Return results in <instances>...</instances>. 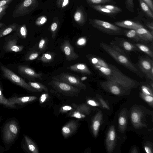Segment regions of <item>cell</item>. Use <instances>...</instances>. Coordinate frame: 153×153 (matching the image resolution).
<instances>
[{
    "instance_id": "obj_24",
    "label": "cell",
    "mask_w": 153,
    "mask_h": 153,
    "mask_svg": "<svg viewBox=\"0 0 153 153\" xmlns=\"http://www.w3.org/2000/svg\"><path fill=\"white\" fill-rule=\"evenodd\" d=\"M90 6L94 10L107 15L114 16L118 13L111 10L103 7L102 5H90Z\"/></svg>"
},
{
    "instance_id": "obj_33",
    "label": "cell",
    "mask_w": 153,
    "mask_h": 153,
    "mask_svg": "<svg viewBox=\"0 0 153 153\" xmlns=\"http://www.w3.org/2000/svg\"><path fill=\"white\" fill-rule=\"evenodd\" d=\"M28 83L38 91L41 92L44 91L48 92V91L47 88L41 83L36 82H29Z\"/></svg>"
},
{
    "instance_id": "obj_40",
    "label": "cell",
    "mask_w": 153,
    "mask_h": 153,
    "mask_svg": "<svg viewBox=\"0 0 153 153\" xmlns=\"http://www.w3.org/2000/svg\"><path fill=\"white\" fill-rule=\"evenodd\" d=\"M77 111L82 113L88 114L89 113L90 108L85 105H80L77 107Z\"/></svg>"
},
{
    "instance_id": "obj_21",
    "label": "cell",
    "mask_w": 153,
    "mask_h": 153,
    "mask_svg": "<svg viewBox=\"0 0 153 153\" xmlns=\"http://www.w3.org/2000/svg\"><path fill=\"white\" fill-rule=\"evenodd\" d=\"M102 118V113L100 111L95 115L92 120V130L93 134L95 137L98 135Z\"/></svg>"
},
{
    "instance_id": "obj_13",
    "label": "cell",
    "mask_w": 153,
    "mask_h": 153,
    "mask_svg": "<svg viewBox=\"0 0 153 153\" xmlns=\"http://www.w3.org/2000/svg\"><path fill=\"white\" fill-rule=\"evenodd\" d=\"M37 99L36 96H19L17 95L12 96L8 98L10 102L17 107L18 106H22L31 102Z\"/></svg>"
},
{
    "instance_id": "obj_9",
    "label": "cell",
    "mask_w": 153,
    "mask_h": 153,
    "mask_svg": "<svg viewBox=\"0 0 153 153\" xmlns=\"http://www.w3.org/2000/svg\"><path fill=\"white\" fill-rule=\"evenodd\" d=\"M52 79L53 80L65 82L80 90H85L86 88L85 85L81 81L78 77L70 74L63 73L53 77Z\"/></svg>"
},
{
    "instance_id": "obj_53",
    "label": "cell",
    "mask_w": 153,
    "mask_h": 153,
    "mask_svg": "<svg viewBox=\"0 0 153 153\" xmlns=\"http://www.w3.org/2000/svg\"><path fill=\"white\" fill-rule=\"evenodd\" d=\"M99 100L103 108H105L108 109H109V107L108 105L101 98H99Z\"/></svg>"
},
{
    "instance_id": "obj_39",
    "label": "cell",
    "mask_w": 153,
    "mask_h": 153,
    "mask_svg": "<svg viewBox=\"0 0 153 153\" xmlns=\"http://www.w3.org/2000/svg\"><path fill=\"white\" fill-rule=\"evenodd\" d=\"M102 6L106 8L118 13L122 11V9L120 7L111 4L103 5Z\"/></svg>"
},
{
    "instance_id": "obj_48",
    "label": "cell",
    "mask_w": 153,
    "mask_h": 153,
    "mask_svg": "<svg viewBox=\"0 0 153 153\" xmlns=\"http://www.w3.org/2000/svg\"><path fill=\"white\" fill-rule=\"evenodd\" d=\"M71 117H74L78 119L85 117V115L82 114L78 111L74 112L71 116Z\"/></svg>"
},
{
    "instance_id": "obj_20",
    "label": "cell",
    "mask_w": 153,
    "mask_h": 153,
    "mask_svg": "<svg viewBox=\"0 0 153 153\" xmlns=\"http://www.w3.org/2000/svg\"><path fill=\"white\" fill-rule=\"evenodd\" d=\"M138 36L141 40L146 42H152L153 40V32H150L144 27L136 29Z\"/></svg>"
},
{
    "instance_id": "obj_34",
    "label": "cell",
    "mask_w": 153,
    "mask_h": 153,
    "mask_svg": "<svg viewBox=\"0 0 153 153\" xmlns=\"http://www.w3.org/2000/svg\"><path fill=\"white\" fill-rule=\"evenodd\" d=\"M88 4L90 5H101L107 3L115 4L114 0H86Z\"/></svg>"
},
{
    "instance_id": "obj_38",
    "label": "cell",
    "mask_w": 153,
    "mask_h": 153,
    "mask_svg": "<svg viewBox=\"0 0 153 153\" xmlns=\"http://www.w3.org/2000/svg\"><path fill=\"white\" fill-rule=\"evenodd\" d=\"M126 9L131 13L134 12V0H125Z\"/></svg>"
},
{
    "instance_id": "obj_29",
    "label": "cell",
    "mask_w": 153,
    "mask_h": 153,
    "mask_svg": "<svg viewBox=\"0 0 153 153\" xmlns=\"http://www.w3.org/2000/svg\"><path fill=\"white\" fill-rule=\"evenodd\" d=\"M123 35L135 41H138L141 40L137 34L136 29H131L123 30Z\"/></svg>"
},
{
    "instance_id": "obj_12",
    "label": "cell",
    "mask_w": 153,
    "mask_h": 153,
    "mask_svg": "<svg viewBox=\"0 0 153 153\" xmlns=\"http://www.w3.org/2000/svg\"><path fill=\"white\" fill-rule=\"evenodd\" d=\"M62 51L65 54L66 59L71 61L78 59L79 55L76 53L73 47L71 45L68 40H65L61 46Z\"/></svg>"
},
{
    "instance_id": "obj_56",
    "label": "cell",
    "mask_w": 153,
    "mask_h": 153,
    "mask_svg": "<svg viewBox=\"0 0 153 153\" xmlns=\"http://www.w3.org/2000/svg\"><path fill=\"white\" fill-rule=\"evenodd\" d=\"M146 26L149 28V29H150L152 31V32H153V23L152 22H147L146 24Z\"/></svg>"
},
{
    "instance_id": "obj_1",
    "label": "cell",
    "mask_w": 153,
    "mask_h": 153,
    "mask_svg": "<svg viewBox=\"0 0 153 153\" xmlns=\"http://www.w3.org/2000/svg\"><path fill=\"white\" fill-rule=\"evenodd\" d=\"M93 66L107 80L116 82L126 89L136 87L138 84L136 81L125 75L116 67L111 64H109L108 68Z\"/></svg>"
},
{
    "instance_id": "obj_28",
    "label": "cell",
    "mask_w": 153,
    "mask_h": 153,
    "mask_svg": "<svg viewBox=\"0 0 153 153\" xmlns=\"http://www.w3.org/2000/svg\"><path fill=\"white\" fill-rule=\"evenodd\" d=\"M141 114L139 111L134 110L131 113V117L132 122L134 125L136 127L141 126Z\"/></svg>"
},
{
    "instance_id": "obj_37",
    "label": "cell",
    "mask_w": 153,
    "mask_h": 153,
    "mask_svg": "<svg viewBox=\"0 0 153 153\" xmlns=\"http://www.w3.org/2000/svg\"><path fill=\"white\" fill-rule=\"evenodd\" d=\"M58 23L56 22H53L51 24L50 29L52 34V37L53 39H54L56 34L58 28Z\"/></svg>"
},
{
    "instance_id": "obj_16",
    "label": "cell",
    "mask_w": 153,
    "mask_h": 153,
    "mask_svg": "<svg viewBox=\"0 0 153 153\" xmlns=\"http://www.w3.org/2000/svg\"><path fill=\"white\" fill-rule=\"evenodd\" d=\"M17 43V39H10L3 46V49L6 52H21L24 48V46L18 45Z\"/></svg>"
},
{
    "instance_id": "obj_10",
    "label": "cell",
    "mask_w": 153,
    "mask_h": 153,
    "mask_svg": "<svg viewBox=\"0 0 153 153\" xmlns=\"http://www.w3.org/2000/svg\"><path fill=\"white\" fill-rule=\"evenodd\" d=\"M138 66L141 71L147 77L153 80V64L152 60L149 58H141L138 61Z\"/></svg>"
},
{
    "instance_id": "obj_46",
    "label": "cell",
    "mask_w": 153,
    "mask_h": 153,
    "mask_svg": "<svg viewBox=\"0 0 153 153\" xmlns=\"http://www.w3.org/2000/svg\"><path fill=\"white\" fill-rule=\"evenodd\" d=\"M8 7V5H6L0 7V20L3 18L6 13L7 9Z\"/></svg>"
},
{
    "instance_id": "obj_43",
    "label": "cell",
    "mask_w": 153,
    "mask_h": 153,
    "mask_svg": "<svg viewBox=\"0 0 153 153\" xmlns=\"http://www.w3.org/2000/svg\"><path fill=\"white\" fill-rule=\"evenodd\" d=\"M140 96L146 102L152 105H153V97L152 96L146 95L143 93L140 94Z\"/></svg>"
},
{
    "instance_id": "obj_23",
    "label": "cell",
    "mask_w": 153,
    "mask_h": 153,
    "mask_svg": "<svg viewBox=\"0 0 153 153\" xmlns=\"http://www.w3.org/2000/svg\"><path fill=\"white\" fill-rule=\"evenodd\" d=\"M18 25L17 23H15L5 26L0 29V38L16 31Z\"/></svg>"
},
{
    "instance_id": "obj_49",
    "label": "cell",
    "mask_w": 153,
    "mask_h": 153,
    "mask_svg": "<svg viewBox=\"0 0 153 153\" xmlns=\"http://www.w3.org/2000/svg\"><path fill=\"white\" fill-rule=\"evenodd\" d=\"M48 94L47 93L43 94H42L39 99V101L40 103L42 104L45 102L47 100Z\"/></svg>"
},
{
    "instance_id": "obj_17",
    "label": "cell",
    "mask_w": 153,
    "mask_h": 153,
    "mask_svg": "<svg viewBox=\"0 0 153 153\" xmlns=\"http://www.w3.org/2000/svg\"><path fill=\"white\" fill-rule=\"evenodd\" d=\"M114 24L120 27L129 29H137L138 28L144 27L140 23L129 20H125L114 22Z\"/></svg>"
},
{
    "instance_id": "obj_32",
    "label": "cell",
    "mask_w": 153,
    "mask_h": 153,
    "mask_svg": "<svg viewBox=\"0 0 153 153\" xmlns=\"http://www.w3.org/2000/svg\"><path fill=\"white\" fill-rule=\"evenodd\" d=\"M17 34L21 38H25L27 35V30L25 24L18 25L16 30Z\"/></svg>"
},
{
    "instance_id": "obj_25",
    "label": "cell",
    "mask_w": 153,
    "mask_h": 153,
    "mask_svg": "<svg viewBox=\"0 0 153 153\" xmlns=\"http://www.w3.org/2000/svg\"><path fill=\"white\" fill-rule=\"evenodd\" d=\"M88 58L93 65H97L102 67L108 68L109 64L103 59L95 56H88Z\"/></svg>"
},
{
    "instance_id": "obj_2",
    "label": "cell",
    "mask_w": 153,
    "mask_h": 153,
    "mask_svg": "<svg viewBox=\"0 0 153 153\" xmlns=\"http://www.w3.org/2000/svg\"><path fill=\"white\" fill-rule=\"evenodd\" d=\"M20 130L19 124L15 118H11L4 124L2 131V139L7 149L14 143L18 136Z\"/></svg>"
},
{
    "instance_id": "obj_6",
    "label": "cell",
    "mask_w": 153,
    "mask_h": 153,
    "mask_svg": "<svg viewBox=\"0 0 153 153\" xmlns=\"http://www.w3.org/2000/svg\"><path fill=\"white\" fill-rule=\"evenodd\" d=\"M48 84L57 92L67 96H78L80 89L64 82L53 80Z\"/></svg>"
},
{
    "instance_id": "obj_14",
    "label": "cell",
    "mask_w": 153,
    "mask_h": 153,
    "mask_svg": "<svg viewBox=\"0 0 153 153\" xmlns=\"http://www.w3.org/2000/svg\"><path fill=\"white\" fill-rule=\"evenodd\" d=\"M18 72L21 75L31 79H42L43 74L42 73H37L32 69L24 65H19L17 68Z\"/></svg>"
},
{
    "instance_id": "obj_51",
    "label": "cell",
    "mask_w": 153,
    "mask_h": 153,
    "mask_svg": "<svg viewBox=\"0 0 153 153\" xmlns=\"http://www.w3.org/2000/svg\"><path fill=\"white\" fill-rule=\"evenodd\" d=\"M146 3L153 12V2L152 0H142Z\"/></svg>"
},
{
    "instance_id": "obj_22",
    "label": "cell",
    "mask_w": 153,
    "mask_h": 153,
    "mask_svg": "<svg viewBox=\"0 0 153 153\" xmlns=\"http://www.w3.org/2000/svg\"><path fill=\"white\" fill-rule=\"evenodd\" d=\"M68 69L80 73L91 74L92 73L87 66L83 63H76L67 67Z\"/></svg>"
},
{
    "instance_id": "obj_30",
    "label": "cell",
    "mask_w": 153,
    "mask_h": 153,
    "mask_svg": "<svg viewBox=\"0 0 153 153\" xmlns=\"http://www.w3.org/2000/svg\"><path fill=\"white\" fill-rule=\"evenodd\" d=\"M140 6L145 14L152 19H153V13L147 4L142 0H138Z\"/></svg>"
},
{
    "instance_id": "obj_18",
    "label": "cell",
    "mask_w": 153,
    "mask_h": 153,
    "mask_svg": "<svg viewBox=\"0 0 153 153\" xmlns=\"http://www.w3.org/2000/svg\"><path fill=\"white\" fill-rule=\"evenodd\" d=\"M78 124L72 120L68 123L62 128V133L63 136L67 138L74 134L77 130Z\"/></svg>"
},
{
    "instance_id": "obj_41",
    "label": "cell",
    "mask_w": 153,
    "mask_h": 153,
    "mask_svg": "<svg viewBox=\"0 0 153 153\" xmlns=\"http://www.w3.org/2000/svg\"><path fill=\"white\" fill-rule=\"evenodd\" d=\"M126 117L123 115H120L118 118V123L120 127L124 129L126 124Z\"/></svg>"
},
{
    "instance_id": "obj_47",
    "label": "cell",
    "mask_w": 153,
    "mask_h": 153,
    "mask_svg": "<svg viewBox=\"0 0 153 153\" xmlns=\"http://www.w3.org/2000/svg\"><path fill=\"white\" fill-rule=\"evenodd\" d=\"M46 44V40L44 39H42L40 41L38 44V48L39 49L42 51L44 49Z\"/></svg>"
},
{
    "instance_id": "obj_52",
    "label": "cell",
    "mask_w": 153,
    "mask_h": 153,
    "mask_svg": "<svg viewBox=\"0 0 153 153\" xmlns=\"http://www.w3.org/2000/svg\"><path fill=\"white\" fill-rule=\"evenodd\" d=\"M86 42V39L83 37L80 38L78 39L77 42V44L79 45H83L85 44Z\"/></svg>"
},
{
    "instance_id": "obj_59",
    "label": "cell",
    "mask_w": 153,
    "mask_h": 153,
    "mask_svg": "<svg viewBox=\"0 0 153 153\" xmlns=\"http://www.w3.org/2000/svg\"><path fill=\"white\" fill-rule=\"evenodd\" d=\"M87 77L85 76H83L82 77L81 79V80L82 81H83L87 79Z\"/></svg>"
},
{
    "instance_id": "obj_44",
    "label": "cell",
    "mask_w": 153,
    "mask_h": 153,
    "mask_svg": "<svg viewBox=\"0 0 153 153\" xmlns=\"http://www.w3.org/2000/svg\"><path fill=\"white\" fill-rule=\"evenodd\" d=\"M141 89L143 94L153 96L152 91L149 87L146 85H143L141 87Z\"/></svg>"
},
{
    "instance_id": "obj_60",
    "label": "cell",
    "mask_w": 153,
    "mask_h": 153,
    "mask_svg": "<svg viewBox=\"0 0 153 153\" xmlns=\"http://www.w3.org/2000/svg\"><path fill=\"white\" fill-rule=\"evenodd\" d=\"M1 116H0V123L1 121Z\"/></svg>"
},
{
    "instance_id": "obj_5",
    "label": "cell",
    "mask_w": 153,
    "mask_h": 153,
    "mask_svg": "<svg viewBox=\"0 0 153 153\" xmlns=\"http://www.w3.org/2000/svg\"><path fill=\"white\" fill-rule=\"evenodd\" d=\"M38 0H21L16 5L12 13L14 17H18L29 14L39 5Z\"/></svg>"
},
{
    "instance_id": "obj_19",
    "label": "cell",
    "mask_w": 153,
    "mask_h": 153,
    "mask_svg": "<svg viewBox=\"0 0 153 153\" xmlns=\"http://www.w3.org/2000/svg\"><path fill=\"white\" fill-rule=\"evenodd\" d=\"M23 149L33 153H38V148L34 142L28 136L24 135Z\"/></svg>"
},
{
    "instance_id": "obj_35",
    "label": "cell",
    "mask_w": 153,
    "mask_h": 153,
    "mask_svg": "<svg viewBox=\"0 0 153 153\" xmlns=\"http://www.w3.org/2000/svg\"><path fill=\"white\" fill-rule=\"evenodd\" d=\"M53 58L54 54L47 52L44 53L38 60L44 62L48 63L52 61Z\"/></svg>"
},
{
    "instance_id": "obj_50",
    "label": "cell",
    "mask_w": 153,
    "mask_h": 153,
    "mask_svg": "<svg viewBox=\"0 0 153 153\" xmlns=\"http://www.w3.org/2000/svg\"><path fill=\"white\" fill-rule=\"evenodd\" d=\"M13 0H0V7L8 5Z\"/></svg>"
},
{
    "instance_id": "obj_27",
    "label": "cell",
    "mask_w": 153,
    "mask_h": 153,
    "mask_svg": "<svg viewBox=\"0 0 153 153\" xmlns=\"http://www.w3.org/2000/svg\"><path fill=\"white\" fill-rule=\"evenodd\" d=\"M2 91V88L0 85V104L9 108L17 109L18 107L11 104L8 99L5 97L3 94Z\"/></svg>"
},
{
    "instance_id": "obj_42",
    "label": "cell",
    "mask_w": 153,
    "mask_h": 153,
    "mask_svg": "<svg viewBox=\"0 0 153 153\" xmlns=\"http://www.w3.org/2000/svg\"><path fill=\"white\" fill-rule=\"evenodd\" d=\"M69 0H57L56 5L60 8L65 7L69 3Z\"/></svg>"
},
{
    "instance_id": "obj_36",
    "label": "cell",
    "mask_w": 153,
    "mask_h": 153,
    "mask_svg": "<svg viewBox=\"0 0 153 153\" xmlns=\"http://www.w3.org/2000/svg\"><path fill=\"white\" fill-rule=\"evenodd\" d=\"M39 55V53L35 51H33L28 53L25 58L27 61H31L36 59Z\"/></svg>"
},
{
    "instance_id": "obj_15",
    "label": "cell",
    "mask_w": 153,
    "mask_h": 153,
    "mask_svg": "<svg viewBox=\"0 0 153 153\" xmlns=\"http://www.w3.org/2000/svg\"><path fill=\"white\" fill-rule=\"evenodd\" d=\"M116 138L115 128L113 125L109 128L107 133L106 139V145L107 151L111 153L114 147Z\"/></svg>"
},
{
    "instance_id": "obj_31",
    "label": "cell",
    "mask_w": 153,
    "mask_h": 153,
    "mask_svg": "<svg viewBox=\"0 0 153 153\" xmlns=\"http://www.w3.org/2000/svg\"><path fill=\"white\" fill-rule=\"evenodd\" d=\"M139 50L144 52L149 56L153 58V53L151 49L144 44L137 43L134 44Z\"/></svg>"
},
{
    "instance_id": "obj_54",
    "label": "cell",
    "mask_w": 153,
    "mask_h": 153,
    "mask_svg": "<svg viewBox=\"0 0 153 153\" xmlns=\"http://www.w3.org/2000/svg\"><path fill=\"white\" fill-rule=\"evenodd\" d=\"M87 103L93 106H99V104L95 101L92 100H89L87 102Z\"/></svg>"
},
{
    "instance_id": "obj_45",
    "label": "cell",
    "mask_w": 153,
    "mask_h": 153,
    "mask_svg": "<svg viewBox=\"0 0 153 153\" xmlns=\"http://www.w3.org/2000/svg\"><path fill=\"white\" fill-rule=\"evenodd\" d=\"M47 21V17L42 16L38 18L36 21V24L38 25H41L44 24Z\"/></svg>"
},
{
    "instance_id": "obj_11",
    "label": "cell",
    "mask_w": 153,
    "mask_h": 153,
    "mask_svg": "<svg viewBox=\"0 0 153 153\" xmlns=\"http://www.w3.org/2000/svg\"><path fill=\"white\" fill-rule=\"evenodd\" d=\"M100 84L103 89L115 95L120 94L123 89H128L116 82L109 80L101 81Z\"/></svg>"
},
{
    "instance_id": "obj_57",
    "label": "cell",
    "mask_w": 153,
    "mask_h": 153,
    "mask_svg": "<svg viewBox=\"0 0 153 153\" xmlns=\"http://www.w3.org/2000/svg\"><path fill=\"white\" fill-rule=\"evenodd\" d=\"M144 149L145 151V152L147 153H152V152L151 150L147 146H145L144 147Z\"/></svg>"
},
{
    "instance_id": "obj_7",
    "label": "cell",
    "mask_w": 153,
    "mask_h": 153,
    "mask_svg": "<svg viewBox=\"0 0 153 153\" xmlns=\"http://www.w3.org/2000/svg\"><path fill=\"white\" fill-rule=\"evenodd\" d=\"M110 44V46L112 48L127 56L129 52L139 50L134 44L120 38L115 37L114 40H112Z\"/></svg>"
},
{
    "instance_id": "obj_8",
    "label": "cell",
    "mask_w": 153,
    "mask_h": 153,
    "mask_svg": "<svg viewBox=\"0 0 153 153\" xmlns=\"http://www.w3.org/2000/svg\"><path fill=\"white\" fill-rule=\"evenodd\" d=\"M1 68L4 77L13 83L29 91L32 92L38 91L27 83L22 78L10 70L3 66L1 67Z\"/></svg>"
},
{
    "instance_id": "obj_55",
    "label": "cell",
    "mask_w": 153,
    "mask_h": 153,
    "mask_svg": "<svg viewBox=\"0 0 153 153\" xmlns=\"http://www.w3.org/2000/svg\"><path fill=\"white\" fill-rule=\"evenodd\" d=\"M73 109L69 105H65L62 108V110L63 111H67L71 110Z\"/></svg>"
},
{
    "instance_id": "obj_4",
    "label": "cell",
    "mask_w": 153,
    "mask_h": 153,
    "mask_svg": "<svg viewBox=\"0 0 153 153\" xmlns=\"http://www.w3.org/2000/svg\"><path fill=\"white\" fill-rule=\"evenodd\" d=\"M88 20L94 27L103 33L111 35H123V30L114 24L99 19Z\"/></svg>"
},
{
    "instance_id": "obj_58",
    "label": "cell",
    "mask_w": 153,
    "mask_h": 153,
    "mask_svg": "<svg viewBox=\"0 0 153 153\" xmlns=\"http://www.w3.org/2000/svg\"><path fill=\"white\" fill-rule=\"evenodd\" d=\"M6 26L5 24L3 23H0V29Z\"/></svg>"
},
{
    "instance_id": "obj_26",
    "label": "cell",
    "mask_w": 153,
    "mask_h": 153,
    "mask_svg": "<svg viewBox=\"0 0 153 153\" xmlns=\"http://www.w3.org/2000/svg\"><path fill=\"white\" fill-rule=\"evenodd\" d=\"M74 18L76 22L82 25L86 22L87 16L84 10L81 9H79L75 13Z\"/></svg>"
},
{
    "instance_id": "obj_3",
    "label": "cell",
    "mask_w": 153,
    "mask_h": 153,
    "mask_svg": "<svg viewBox=\"0 0 153 153\" xmlns=\"http://www.w3.org/2000/svg\"><path fill=\"white\" fill-rule=\"evenodd\" d=\"M100 47L118 63L133 72L139 75L140 73L136 65L132 63L126 55L116 50L108 45L101 42Z\"/></svg>"
}]
</instances>
